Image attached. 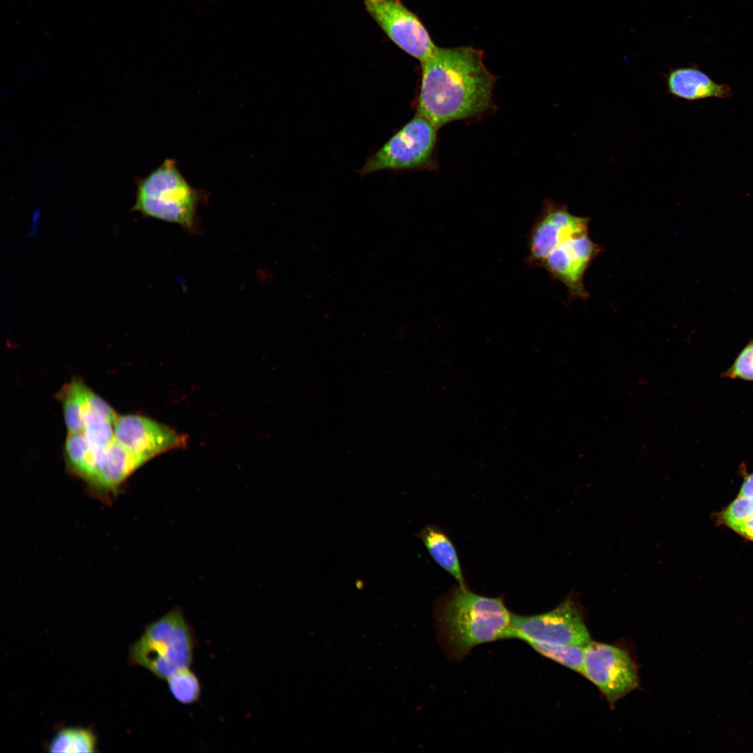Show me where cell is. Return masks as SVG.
<instances>
[{
	"instance_id": "obj_1",
	"label": "cell",
	"mask_w": 753,
	"mask_h": 753,
	"mask_svg": "<svg viewBox=\"0 0 753 753\" xmlns=\"http://www.w3.org/2000/svg\"><path fill=\"white\" fill-rule=\"evenodd\" d=\"M496 77L483 62V52L470 46L436 47L421 61L417 114L439 128L478 117L492 107Z\"/></svg>"
},
{
	"instance_id": "obj_2",
	"label": "cell",
	"mask_w": 753,
	"mask_h": 753,
	"mask_svg": "<svg viewBox=\"0 0 753 753\" xmlns=\"http://www.w3.org/2000/svg\"><path fill=\"white\" fill-rule=\"evenodd\" d=\"M441 645L460 660L478 645L512 638V614L501 598H489L458 586L441 598L435 610Z\"/></svg>"
},
{
	"instance_id": "obj_3",
	"label": "cell",
	"mask_w": 753,
	"mask_h": 753,
	"mask_svg": "<svg viewBox=\"0 0 753 753\" xmlns=\"http://www.w3.org/2000/svg\"><path fill=\"white\" fill-rule=\"evenodd\" d=\"M205 197L188 183L176 160L167 158L139 181L133 210L195 233L198 208Z\"/></svg>"
},
{
	"instance_id": "obj_4",
	"label": "cell",
	"mask_w": 753,
	"mask_h": 753,
	"mask_svg": "<svg viewBox=\"0 0 753 753\" xmlns=\"http://www.w3.org/2000/svg\"><path fill=\"white\" fill-rule=\"evenodd\" d=\"M197 639L180 608H174L148 625L130 647L132 662L160 680H167L194 662Z\"/></svg>"
},
{
	"instance_id": "obj_5",
	"label": "cell",
	"mask_w": 753,
	"mask_h": 753,
	"mask_svg": "<svg viewBox=\"0 0 753 753\" xmlns=\"http://www.w3.org/2000/svg\"><path fill=\"white\" fill-rule=\"evenodd\" d=\"M437 130L429 120L416 114L368 158L360 174L429 167L433 162Z\"/></svg>"
},
{
	"instance_id": "obj_6",
	"label": "cell",
	"mask_w": 753,
	"mask_h": 753,
	"mask_svg": "<svg viewBox=\"0 0 753 753\" xmlns=\"http://www.w3.org/2000/svg\"><path fill=\"white\" fill-rule=\"evenodd\" d=\"M512 638L526 643L582 647L591 641L581 611L571 598L545 613L530 616L512 614Z\"/></svg>"
},
{
	"instance_id": "obj_7",
	"label": "cell",
	"mask_w": 753,
	"mask_h": 753,
	"mask_svg": "<svg viewBox=\"0 0 753 753\" xmlns=\"http://www.w3.org/2000/svg\"><path fill=\"white\" fill-rule=\"evenodd\" d=\"M581 674L611 707L639 686L637 668L628 651L604 643L591 641L585 646Z\"/></svg>"
},
{
	"instance_id": "obj_8",
	"label": "cell",
	"mask_w": 753,
	"mask_h": 753,
	"mask_svg": "<svg viewBox=\"0 0 753 753\" xmlns=\"http://www.w3.org/2000/svg\"><path fill=\"white\" fill-rule=\"evenodd\" d=\"M365 7L386 36L402 50L420 62L437 46L419 17L401 0H364Z\"/></svg>"
},
{
	"instance_id": "obj_9",
	"label": "cell",
	"mask_w": 753,
	"mask_h": 753,
	"mask_svg": "<svg viewBox=\"0 0 753 753\" xmlns=\"http://www.w3.org/2000/svg\"><path fill=\"white\" fill-rule=\"evenodd\" d=\"M602 251L588 234L566 239L556 246L538 267L567 288L570 301H586L590 294L584 285V275L593 260Z\"/></svg>"
},
{
	"instance_id": "obj_10",
	"label": "cell",
	"mask_w": 753,
	"mask_h": 753,
	"mask_svg": "<svg viewBox=\"0 0 753 753\" xmlns=\"http://www.w3.org/2000/svg\"><path fill=\"white\" fill-rule=\"evenodd\" d=\"M590 222V218L571 213L567 204L545 200L528 238L527 257L530 265L538 267L561 243L588 234Z\"/></svg>"
},
{
	"instance_id": "obj_11",
	"label": "cell",
	"mask_w": 753,
	"mask_h": 753,
	"mask_svg": "<svg viewBox=\"0 0 753 753\" xmlns=\"http://www.w3.org/2000/svg\"><path fill=\"white\" fill-rule=\"evenodd\" d=\"M114 435L117 442L146 462L163 452L183 447L186 443L185 436L137 414L118 416L114 423Z\"/></svg>"
},
{
	"instance_id": "obj_12",
	"label": "cell",
	"mask_w": 753,
	"mask_h": 753,
	"mask_svg": "<svg viewBox=\"0 0 753 753\" xmlns=\"http://www.w3.org/2000/svg\"><path fill=\"white\" fill-rule=\"evenodd\" d=\"M146 461L116 439L96 455L93 478L89 485L98 494L116 493L122 483Z\"/></svg>"
},
{
	"instance_id": "obj_13",
	"label": "cell",
	"mask_w": 753,
	"mask_h": 753,
	"mask_svg": "<svg viewBox=\"0 0 753 753\" xmlns=\"http://www.w3.org/2000/svg\"><path fill=\"white\" fill-rule=\"evenodd\" d=\"M664 80L667 94L689 102L733 96L729 86L715 82L697 66L673 68L664 75Z\"/></svg>"
},
{
	"instance_id": "obj_14",
	"label": "cell",
	"mask_w": 753,
	"mask_h": 753,
	"mask_svg": "<svg viewBox=\"0 0 753 753\" xmlns=\"http://www.w3.org/2000/svg\"><path fill=\"white\" fill-rule=\"evenodd\" d=\"M419 538L434 561L452 575L459 586L466 587L457 552L448 536L439 528L429 526L420 532Z\"/></svg>"
},
{
	"instance_id": "obj_15",
	"label": "cell",
	"mask_w": 753,
	"mask_h": 753,
	"mask_svg": "<svg viewBox=\"0 0 753 753\" xmlns=\"http://www.w3.org/2000/svg\"><path fill=\"white\" fill-rule=\"evenodd\" d=\"M64 448L68 469L89 485L95 473L96 455L82 432H68Z\"/></svg>"
},
{
	"instance_id": "obj_16",
	"label": "cell",
	"mask_w": 753,
	"mask_h": 753,
	"mask_svg": "<svg viewBox=\"0 0 753 753\" xmlns=\"http://www.w3.org/2000/svg\"><path fill=\"white\" fill-rule=\"evenodd\" d=\"M82 381L73 379L58 393L68 432H82L84 427Z\"/></svg>"
},
{
	"instance_id": "obj_17",
	"label": "cell",
	"mask_w": 753,
	"mask_h": 753,
	"mask_svg": "<svg viewBox=\"0 0 753 753\" xmlns=\"http://www.w3.org/2000/svg\"><path fill=\"white\" fill-rule=\"evenodd\" d=\"M96 739L93 733L86 729L66 728L59 731L50 745V752H94Z\"/></svg>"
},
{
	"instance_id": "obj_18",
	"label": "cell",
	"mask_w": 753,
	"mask_h": 753,
	"mask_svg": "<svg viewBox=\"0 0 753 753\" xmlns=\"http://www.w3.org/2000/svg\"><path fill=\"white\" fill-rule=\"evenodd\" d=\"M167 682L169 691L178 703L191 705L199 701L201 683L190 668L180 670L169 677Z\"/></svg>"
},
{
	"instance_id": "obj_19",
	"label": "cell",
	"mask_w": 753,
	"mask_h": 753,
	"mask_svg": "<svg viewBox=\"0 0 753 753\" xmlns=\"http://www.w3.org/2000/svg\"><path fill=\"white\" fill-rule=\"evenodd\" d=\"M527 644L542 656L581 674L585 647L551 645L535 641Z\"/></svg>"
},
{
	"instance_id": "obj_20",
	"label": "cell",
	"mask_w": 753,
	"mask_h": 753,
	"mask_svg": "<svg viewBox=\"0 0 753 753\" xmlns=\"http://www.w3.org/2000/svg\"><path fill=\"white\" fill-rule=\"evenodd\" d=\"M82 432L96 455L115 440L114 424L98 416L86 418Z\"/></svg>"
},
{
	"instance_id": "obj_21",
	"label": "cell",
	"mask_w": 753,
	"mask_h": 753,
	"mask_svg": "<svg viewBox=\"0 0 753 753\" xmlns=\"http://www.w3.org/2000/svg\"><path fill=\"white\" fill-rule=\"evenodd\" d=\"M753 517V497L738 496L722 512L719 521L728 526Z\"/></svg>"
},
{
	"instance_id": "obj_22",
	"label": "cell",
	"mask_w": 753,
	"mask_h": 753,
	"mask_svg": "<svg viewBox=\"0 0 753 753\" xmlns=\"http://www.w3.org/2000/svg\"><path fill=\"white\" fill-rule=\"evenodd\" d=\"M722 376L753 381V340L743 348Z\"/></svg>"
},
{
	"instance_id": "obj_23",
	"label": "cell",
	"mask_w": 753,
	"mask_h": 753,
	"mask_svg": "<svg viewBox=\"0 0 753 753\" xmlns=\"http://www.w3.org/2000/svg\"><path fill=\"white\" fill-rule=\"evenodd\" d=\"M729 528L743 538L753 541V517L736 523Z\"/></svg>"
},
{
	"instance_id": "obj_24",
	"label": "cell",
	"mask_w": 753,
	"mask_h": 753,
	"mask_svg": "<svg viewBox=\"0 0 753 753\" xmlns=\"http://www.w3.org/2000/svg\"><path fill=\"white\" fill-rule=\"evenodd\" d=\"M738 496L753 497V473L745 478L739 490Z\"/></svg>"
}]
</instances>
